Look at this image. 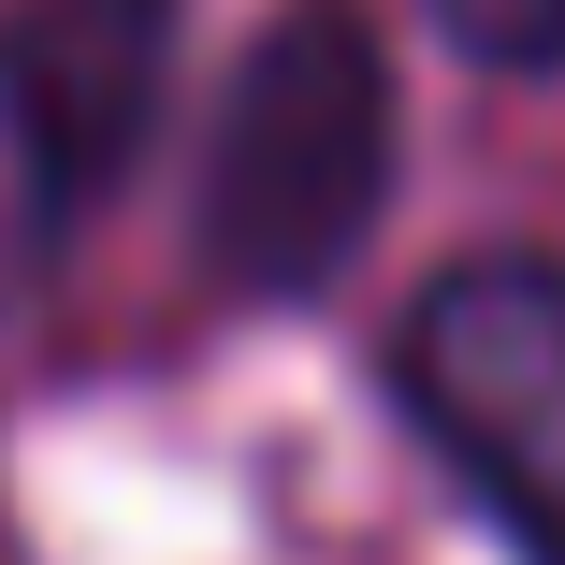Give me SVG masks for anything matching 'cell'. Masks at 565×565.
Segmentation results:
<instances>
[{"instance_id": "cell-1", "label": "cell", "mask_w": 565, "mask_h": 565, "mask_svg": "<svg viewBox=\"0 0 565 565\" xmlns=\"http://www.w3.org/2000/svg\"><path fill=\"white\" fill-rule=\"evenodd\" d=\"M377 189H392V58L349 0H305L233 73V117L203 160V247L233 290H319L377 233Z\"/></svg>"}, {"instance_id": "cell-2", "label": "cell", "mask_w": 565, "mask_h": 565, "mask_svg": "<svg viewBox=\"0 0 565 565\" xmlns=\"http://www.w3.org/2000/svg\"><path fill=\"white\" fill-rule=\"evenodd\" d=\"M392 392L522 565H565V262H449L392 333Z\"/></svg>"}, {"instance_id": "cell-3", "label": "cell", "mask_w": 565, "mask_h": 565, "mask_svg": "<svg viewBox=\"0 0 565 565\" xmlns=\"http://www.w3.org/2000/svg\"><path fill=\"white\" fill-rule=\"evenodd\" d=\"M0 73H15L30 131H44V174L87 203L160 102V0H30L0 30Z\"/></svg>"}, {"instance_id": "cell-4", "label": "cell", "mask_w": 565, "mask_h": 565, "mask_svg": "<svg viewBox=\"0 0 565 565\" xmlns=\"http://www.w3.org/2000/svg\"><path fill=\"white\" fill-rule=\"evenodd\" d=\"M58 217H73V189L44 174V131H30V102H15V73H0V290H15L44 247H58Z\"/></svg>"}, {"instance_id": "cell-5", "label": "cell", "mask_w": 565, "mask_h": 565, "mask_svg": "<svg viewBox=\"0 0 565 565\" xmlns=\"http://www.w3.org/2000/svg\"><path fill=\"white\" fill-rule=\"evenodd\" d=\"M435 30L465 58H493V73H551L565 58V0H435Z\"/></svg>"}]
</instances>
